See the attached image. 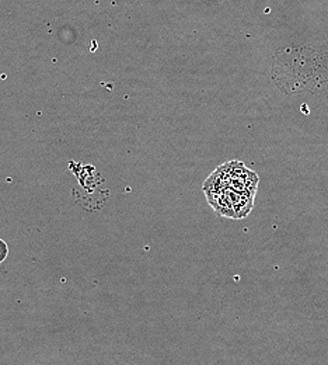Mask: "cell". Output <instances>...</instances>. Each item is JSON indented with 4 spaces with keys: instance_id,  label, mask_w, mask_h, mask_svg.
I'll return each mask as SVG.
<instances>
[{
    "instance_id": "1",
    "label": "cell",
    "mask_w": 328,
    "mask_h": 365,
    "mask_svg": "<svg viewBox=\"0 0 328 365\" xmlns=\"http://www.w3.org/2000/svg\"><path fill=\"white\" fill-rule=\"evenodd\" d=\"M260 178L255 172L250 170L243 162L231 160L221 165L213 170L209 178L202 184V191L218 190V188H233L250 195L257 194Z\"/></svg>"
},
{
    "instance_id": "2",
    "label": "cell",
    "mask_w": 328,
    "mask_h": 365,
    "mask_svg": "<svg viewBox=\"0 0 328 365\" xmlns=\"http://www.w3.org/2000/svg\"><path fill=\"white\" fill-rule=\"evenodd\" d=\"M203 192L212 210L223 218L243 220L251 212L254 207V195L237 191L233 188L225 187Z\"/></svg>"
},
{
    "instance_id": "3",
    "label": "cell",
    "mask_w": 328,
    "mask_h": 365,
    "mask_svg": "<svg viewBox=\"0 0 328 365\" xmlns=\"http://www.w3.org/2000/svg\"><path fill=\"white\" fill-rule=\"evenodd\" d=\"M7 256H9V246L3 239H0V264L7 259Z\"/></svg>"
}]
</instances>
